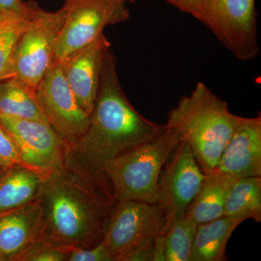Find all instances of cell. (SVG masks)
<instances>
[{
  "label": "cell",
  "mask_w": 261,
  "mask_h": 261,
  "mask_svg": "<svg viewBox=\"0 0 261 261\" xmlns=\"http://www.w3.org/2000/svg\"><path fill=\"white\" fill-rule=\"evenodd\" d=\"M116 65L110 47L103 58L88 128L65 154V164L96 181L108 182L104 168L110 161L153 140L166 128L132 106L122 89Z\"/></svg>",
  "instance_id": "cell-1"
},
{
  "label": "cell",
  "mask_w": 261,
  "mask_h": 261,
  "mask_svg": "<svg viewBox=\"0 0 261 261\" xmlns=\"http://www.w3.org/2000/svg\"><path fill=\"white\" fill-rule=\"evenodd\" d=\"M37 200L42 209L43 236L81 248L102 241L118 202L109 183L85 177L65 163L44 177Z\"/></svg>",
  "instance_id": "cell-2"
},
{
  "label": "cell",
  "mask_w": 261,
  "mask_h": 261,
  "mask_svg": "<svg viewBox=\"0 0 261 261\" xmlns=\"http://www.w3.org/2000/svg\"><path fill=\"white\" fill-rule=\"evenodd\" d=\"M243 118L230 112L227 103L199 82L170 111L166 125L187 142L202 171L210 173Z\"/></svg>",
  "instance_id": "cell-3"
},
{
  "label": "cell",
  "mask_w": 261,
  "mask_h": 261,
  "mask_svg": "<svg viewBox=\"0 0 261 261\" xmlns=\"http://www.w3.org/2000/svg\"><path fill=\"white\" fill-rule=\"evenodd\" d=\"M179 142L177 132L166 126L153 140L110 161L104 173L116 200L158 204L161 171Z\"/></svg>",
  "instance_id": "cell-4"
},
{
  "label": "cell",
  "mask_w": 261,
  "mask_h": 261,
  "mask_svg": "<svg viewBox=\"0 0 261 261\" xmlns=\"http://www.w3.org/2000/svg\"><path fill=\"white\" fill-rule=\"evenodd\" d=\"M65 18L63 5L57 11L49 12L34 2L28 27L15 49L10 78L37 88L54 61L57 41Z\"/></svg>",
  "instance_id": "cell-5"
},
{
  "label": "cell",
  "mask_w": 261,
  "mask_h": 261,
  "mask_svg": "<svg viewBox=\"0 0 261 261\" xmlns=\"http://www.w3.org/2000/svg\"><path fill=\"white\" fill-rule=\"evenodd\" d=\"M128 0H65L66 18L58 36L54 61L61 62L86 47L108 25L123 23L130 18Z\"/></svg>",
  "instance_id": "cell-6"
},
{
  "label": "cell",
  "mask_w": 261,
  "mask_h": 261,
  "mask_svg": "<svg viewBox=\"0 0 261 261\" xmlns=\"http://www.w3.org/2000/svg\"><path fill=\"white\" fill-rule=\"evenodd\" d=\"M164 214L158 204L118 201L108 222L102 243L113 261H122L137 247L153 243L164 230Z\"/></svg>",
  "instance_id": "cell-7"
},
{
  "label": "cell",
  "mask_w": 261,
  "mask_h": 261,
  "mask_svg": "<svg viewBox=\"0 0 261 261\" xmlns=\"http://www.w3.org/2000/svg\"><path fill=\"white\" fill-rule=\"evenodd\" d=\"M255 0H208L205 25L240 61L259 54Z\"/></svg>",
  "instance_id": "cell-8"
},
{
  "label": "cell",
  "mask_w": 261,
  "mask_h": 261,
  "mask_svg": "<svg viewBox=\"0 0 261 261\" xmlns=\"http://www.w3.org/2000/svg\"><path fill=\"white\" fill-rule=\"evenodd\" d=\"M36 94L48 123L68 147L74 145L87 132L90 116L79 104L61 63L53 61L36 88Z\"/></svg>",
  "instance_id": "cell-9"
},
{
  "label": "cell",
  "mask_w": 261,
  "mask_h": 261,
  "mask_svg": "<svg viewBox=\"0 0 261 261\" xmlns=\"http://www.w3.org/2000/svg\"><path fill=\"white\" fill-rule=\"evenodd\" d=\"M0 123L14 141L23 166L45 177L64 163L68 145L49 123L2 114Z\"/></svg>",
  "instance_id": "cell-10"
},
{
  "label": "cell",
  "mask_w": 261,
  "mask_h": 261,
  "mask_svg": "<svg viewBox=\"0 0 261 261\" xmlns=\"http://www.w3.org/2000/svg\"><path fill=\"white\" fill-rule=\"evenodd\" d=\"M168 160L160 177L158 202L166 222L185 216L205 176L185 140H180Z\"/></svg>",
  "instance_id": "cell-11"
},
{
  "label": "cell",
  "mask_w": 261,
  "mask_h": 261,
  "mask_svg": "<svg viewBox=\"0 0 261 261\" xmlns=\"http://www.w3.org/2000/svg\"><path fill=\"white\" fill-rule=\"evenodd\" d=\"M214 172L240 179L261 177V116L243 118Z\"/></svg>",
  "instance_id": "cell-12"
},
{
  "label": "cell",
  "mask_w": 261,
  "mask_h": 261,
  "mask_svg": "<svg viewBox=\"0 0 261 261\" xmlns=\"http://www.w3.org/2000/svg\"><path fill=\"white\" fill-rule=\"evenodd\" d=\"M111 43L104 34L93 42L59 62L79 104L90 116L97 97L99 75Z\"/></svg>",
  "instance_id": "cell-13"
},
{
  "label": "cell",
  "mask_w": 261,
  "mask_h": 261,
  "mask_svg": "<svg viewBox=\"0 0 261 261\" xmlns=\"http://www.w3.org/2000/svg\"><path fill=\"white\" fill-rule=\"evenodd\" d=\"M42 209L37 200L18 208L0 214V259L16 261L42 235Z\"/></svg>",
  "instance_id": "cell-14"
},
{
  "label": "cell",
  "mask_w": 261,
  "mask_h": 261,
  "mask_svg": "<svg viewBox=\"0 0 261 261\" xmlns=\"http://www.w3.org/2000/svg\"><path fill=\"white\" fill-rule=\"evenodd\" d=\"M44 178L23 165L0 168V214L37 200Z\"/></svg>",
  "instance_id": "cell-15"
},
{
  "label": "cell",
  "mask_w": 261,
  "mask_h": 261,
  "mask_svg": "<svg viewBox=\"0 0 261 261\" xmlns=\"http://www.w3.org/2000/svg\"><path fill=\"white\" fill-rule=\"evenodd\" d=\"M243 220L221 216L199 224L192 244L190 261H224L226 245Z\"/></svg>",
  "instance_id": "cell-16"
},
{
  "label": "cell",
  "mask_w": 261,
  "mask_h": 261,
  "mask_svg": "<svg viewBox=\"0 0 261 261\" xmlns=\"http://www.w3.org/2000/svg\"><path fill=\"white\" fill-rule=\"evenodd\" d=\"M236 180L217 172L205 173L202 186L185 216L197 225L223 216L226 197Z\"/></svg>",
  "instance_id": "cell-17"
},
{
  "label": "cell",
  "mask_w": 261,
  "mask_h": 261,
  "mask_svg": "<svg viewBox=\"0 0 261 261\" xmlns=\"http://www.w3.org/2000/svg\"><path fill=\"white\" fill-rule=\"evenodd\" d=\"M0 114L48 123L38 102L36 89L15 78L0 82Z\"/></svg>",
  "instance_id": "cell-18"
},
{
  "label": "cell",
  "mask_w": 261,
  "mask_h": 261,
  "mask_svg": "<svg viewBox=\"0 0 261 261\" xmlns=\"http://www.w3.org/2000/svg\"><path fill=\"white\" fill-rule=\"evenodd\" d=\"M224 216L261 221V177L237 179L225 202Z\"/></svg>",
  "instance_id": "cell-19"
},
{
  "label": "cell",
  "mask_w": 261,
  "mask_h": 261,
  "mask_svg": "<svg viewBox=\"0 0 261 261\" xmlns=\"http://www.w3.org/2000/svg\"><path fill=\"white\" fill-rule=\"evenodd\" d=\"M34 3L27 2L21 15L0 23V82L10 78L15 49L22 34L28 27Z\"/></svg>",
  "instance_id": "cell-20"
},
{
  "label": "cell",
  "mask_w": 261,
  "mask_h": 261,
  "mask_svg": "<svg viewBox=\"0 0 261 261\" xmlns=\"http://www.w3.org/2000/svg\"><path fill=\"white\" fill-rule=\"evenodd\" d=\"M197 226L186 216L165 222L166 261H190Z\"/></svg>",
  "instance_id": "cell-21"
},
{
  "label": "cell",
  "mask_w": 261,
  "mask_h": 261,
  "mask_svg": "<svg viewBox=\"0 0 261 261\" xmlns=\"http://www.w3.org/2000/svg\"><path fill=\"white\" fill-rule=\"evenodd\" d=\"M68 249L42 234L17 257L16 261H66Z\"/></svg>",
  "instance_id": "cell-22"
},
{
  "label": "cell",
  "mask_w": 261,
  "mask_h": 261,
  "mask_svg": "<svg viewBox=\"0 0 261 261\" xmlns=\"http://www.w3.org/2000/svg\"><path fill=\"white\" fill-rule=\"evenodd\" d=\"M66 261H113L102 241L89 248L69 247Z\"/></svg>",
  "instance_id": "cell-23"
},
{
  "label": "cell",
  "mask_w": 261,
  "mask_h": 261,
  "mask_svg": "<svg viewBox=\"0 0 261 261\" xmlns=\"http://www.w3.org/2000/svg\"><path fill=\"white\" fill-rule=\"evenodd\" d=\"M23 165L18 147L9 134L0 123V168Z\"/></svg>",
  "instance_id": "cell-24"
},
{
  "label": "cell",
  "mask_w": 261,
  "mask_h": 261,
  "mask_svg": "<svg viewBox=\"0 0 261 261\" xmlns=\"http://www.w3.org/2000/svg\"><path fill=\"white\" fill-rule=\"evenodd\" d=\"M205 25L208 0H164Z\"/></svg>",
  "instance_id": "cell-25"
},
{
  "label": "cell",
  "mask_w": 261,
  "mask_h": 261,
  "mask_svg": "<svg viewBox=\"0 0 261 261\" xmlns=\"http://www.w3.org/2000/svg\"><path fill=\"white\" fill-rule=\"evenodd\" d=\"M25 5L23 0H0V13L8 18L18 16L23 13Z\"/></svg>",
  "instance_id": "cell-26"
},
{
  "label": "cell",
  "mask_w": 261,
  "mask_h": 261,
  "mask_svg": "<svg viewBox=\"0 0 261 261\" xmlns=\"http://www.w3.org/2000/svg\"><path fill=\"white\" fill-rule=\"evenodd\" d=\"M152 247H153V243L137 247L128 252L122 261H152L153 260Z\"/></svg>",
  "instance_id": "cell-27"
},
{
  "label": "cell",
  "mask_w": 261,
  "mask_h": 261,
  "mask_svg": "<svg viewBox=\"0 0 261 261\" xmlns=\"http://www.w3.org/2000/svg\"><path fill=\"white\" fill-rule=\"evenodd\" d=\"M152 254H153L152 261H166L164 230L156 235L154 239Z\"/></svg>",
  "instance_id": "cell-28"
},
{
  "label": "cell",
  "mask_w": 261,
  "mask_h": 261,
  "mask_svg": "<svg viewBox=\"0 0 261 261\" xmlns=\"http://www.w3.org/2000/svg\"><path fill=\"white\" fill-rule=\"evenodd\" d=\"M13 18V17H12ZM10 18H8V17L5 16V15L2 14V13H0V23H3V22H4L5 20H6L7 19H8Z\"/></svg>",
  "instance_id": "cell-29"
},
{
  "label": "cell",
  "mask_w": 261,
  "mask_h": 261,
  "mask_svg": "<svg viewBox=\"0 0 261 261\" xmlns=\"http://www.w3.org/2000/svg\"><path fill=\"white\" fill-rule=\"evenodd\" d=\"M128 2H132V3H133V2H135V0H128Z\"/></svg>",
  "instance_id": "cell-30"
},
{
  "label": "cell",
  "mask_w": 261,
  "mask_h": 261,
  "mask_svg": "<svg viewBox=\"0 0 261 261\" xmlns=\"http://www.w3.org/2000/svg\"><path fill=\"white\" fill-rule=\"evenodd\" d=\"M0 261H2V260H1V259H0Z\"/></svg>",
  "instance_id": "cell-31"
}]
</instances>
